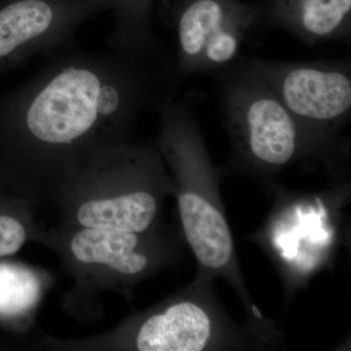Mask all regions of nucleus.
Here are the masks:
<instances>
[{
  "label": "nucleus",
  "instance_id": "nucleus-6",
  "mask_svg": "<svg viewBox=\"0 0 351 351\" xmlns=\"http://www.w3.org/2000/svg\"><path fill=\"white\" fill-rule=\"evenodd\" d=\"M214 279L196 276L182 292L138 316L130 346L138 351H209L274 348L248 324L228 315L213 288Z\"/></svg>",
  "mask_w": 351,
  "mask_h": 351
},
{
  "label": "nucleus",
  "instance_id": "nucleus-10",
  "mask_svg": "<svg viewBox=\"0 0 351 351\" xmlns=\"http://www.w3.org/2000/svg\"><path fill=\"white\" fill-rule=\"evenodd\" d=\"M269 19L306 45L348 40L351 0H274Z\"/></svg>",
  "mask_w": 351,
  "mask_h": 351
},
{
  "label": "nucleus",
  "instance_id": "nucleus-4",
  "mask_svg": "<svg viewBox=\"0 0 351 351\" xmlns=\"http://www.w3.org/2000/svg\"><path fill=\"white\" fill-rule=\"evenodd\" d=\"M90 191L75 210L78 228L154 233L172 177L156 145L130 142L94 154L68 181Z\"/></svg>",
  "mask_w": 351,
  "mask_h": 351
},
{
  "label": "nucleus",
  "instance_id": "nucleus-9",
  "mask_svg": "<svg viewBox=\"0 0 351 351\" xmlns=\"http://www.w3.org/2000/svg\"><path fill=\"white\" fill-rule=\"evenodd\" d=\"M154 233H132L80 228L69 240L75 262L101 269L120 280L136 283L167 262L168 244Z\"/></svg>",
  "mask_w": 351,
  "mask_h": 351
},
{
  "label": "nucleus",
  "instance_id": "nucleus-5",
  "mask_svg": "<svg viewBox=\"0 0 351 351\" xmlns=\"http://www.w3.org/2000/svg\"><path fill=\"white\" fill-rule=\"evenodd\" d=\"M248 61L306 132L320 163L337 169L348 157L341 133L351 117L350 60Z\"/></svg>",
  "mask_w": 351,
  "mask_h": 351
},
{
  "label": "nucleus",
  "instance_id": "nucleus-8",
  "mask_svg": "<svg viewBox=\"0 0 351 351\" xmlns=\"http://www.w3.org/2000/svg\"><path fill=\"white\" fill-rule=\"evenodd\" d=\"M112 0H0V75L71 43L76 29Z\"/></svg>",
  "mask_w": 351,
  "mask_h": 351
},
{
  "label": "nucleus",
  "instance_id": "nucleus-12",
  "mask_svg": "<svg viewBox=\"0 0 351 351\" xmlns=\"http://www.w3.org/2000/svg\"><path fill=\"white\" fill-rule=\"evenodd\" d=\"M27 239L25 223L12 215L0 213V258L15 255Z\"/></svg>",
  "mask_w": 351,
  "mask_h": 351
},
{
  "label": "nucleus",
  "instance_id": "nucleus-3",
  "mask_svg": "<svg viewBox=\"0 0 351 351\" xmlns=\"http://www.w3.org/2000/svg\"><path fill=\"white\" fill-rule=\"evenodd\" d=\"M232 145L226 173L250 176L271 188L293 164L320 163L311 140L248 59L209 73Z\"/></svg>",
  "mask_w": 351,
  "mask_h": 351
},
{
  "label": "nucleus",
  "instance_id": "nucleus-7",
  "mask_svg": "<svg viewBox=\"0 0 351 351\" xmlns=\"http://www.w3.org/2000/svg\"><path fill=\"white\" fill-rule=\"evenodd\" d=\"M258 18L256 8L239 0H182L173 18L178 82L237 61Z\"/></svg>",
  "mask_w": 351,
  "mask_h": 351
},
{
  "label": "nucleus",
  "instance_id": "nucleus-1",
  "mask_svg": "<svg viewBox=\"0 0 351 351\" xmlns=\"http://www.w3.org/2000/svg\"><path fill=\"white\" fill-rule=\"evenodd\" d=\"M172 60L71 47L0 94V168L23 181L64 186L80 166L130 142L141 113L173 95Z\"/></svg>",
  "mask_w": 351,
  "mask_h": 351
},
{
  "label": "nucleus",
  "instance_id": "nucleus-2",
  "mask_svg": "<svg viewBox=\"0 0 351 351\" xmlns=\"http://www.w3.org/2000/svg\"><path fill=\"white\" fill-rule=\"evenodd\" d=\"M195 104L193 95H166L152 106L159 117L156 145L172 173L184 239L197 262V274L225 279L243 304L247 324L265 338H276L278 331L256 306L240 269L219 193L221 170L212 163Z\"/></svg>",
  "mask_w": 351,
  "mask_h": 351
},
{
  "label": "nucleus",
  "instance_id": "nucleus-11",
  "mask_svg": "<svg viewBox=\"0 0 351 351\" xmlns=\"http://www.w3.org/2000/svg\"><path fill=\"white\" fill-rule=\"evenodd\" d=\"M154 0H112L110 49L134 55L164 52L152 27Z\"/></svg>",
  "mask_w": 351,
  "mask_h": 351
}]
</instances>
